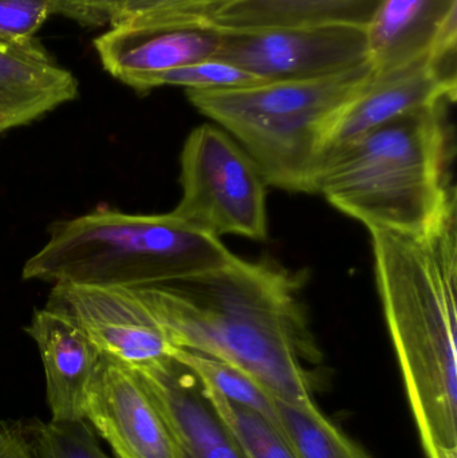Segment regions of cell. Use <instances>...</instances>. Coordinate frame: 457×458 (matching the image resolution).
<instances>
[{"mask_svg": "<svg viewBox=\"0 0 457 458\" xmlns=\"http://www.w3.org/2000/svg\"><path fill=\"white\" fill-rule=\"evenodd\" d=\"M302 282L270 261L235 258L212 271L139 288L176 349L223 360L276 400L314 403L309 365L322 360L300 296Z\"/></svg>", "mask_w": 457, "mask_h": 458, "instance_id": "6da1fadb", "label": "cell"}, {"mask_svg": "<svg viewBox=\"0 0 457 458\" xmlns=\"http://www.w3.org/2000/svg\"><path fill=\"white\" fill-rule=\"evenodd\" d=\"M456 209L423 233L373 229L376 282L427 458H457Z\"/></svg>", "mask_w": 457, "mask_h": 458, "instance_id": "7a4b0ae2", "label": "cell"}, {"mask_svg": "<svg viewBox=\"0 0 457 458\" xmlns=\"http://www.w3.org/2000/svg\"><path fill=\"white\" fill-rule=\"evenodd\" d=\"M388 121L325 157L316 193L368 231L423 233L455 211L450 105Z\"/></svg>", "mask_w": 457, "mask_h": 458, "instance_id": "3957f363", "label": "cell"}, {"mask_svg": "<svg viewBox=\"0 0 457 458\" xmlns=\"http://www.w3.org/2000/svg\"><path fill=\"white\" fill-rule=\"evenodd\" d=\"M24 280L48 284L155 287L220 268L235 255L219 237L174 216L97 209L48 227Z\"/></svg>", "mask_w": 457, "mask_h": 458, "instance_id": "277c9868", "label": "cell"}, {"mask_svg": "<svg viewBox=\"0 0 457 458\" xmlns=\"http://www.w3.org/2000/svg\"><path fill=\"white\" fill-rule=\"evenodd\" d=\"M372 75V64L367 62L316 80L185 91L201 114L251 156L268 187L316 193L333 128Z\"/></svg>", "mask_w": 457, "mask_h": 458, "instance_id": "5b68a950", "label": "cell"}, {"mask_svg": "<svg viewBox=\"0 0 457 458\" xmlns=\"http://www.w3.org/2000/svg\"><path fill=\"white\" fill-rule=\"evenodd\" d=\"M182 199L172 211L190 227L222 237L267 239V182L251 156L219 126L190 131L180 156Z\"/></svg>", "mask_w": 457, "mask_h": 458, "instance_id": "8992f818", "label": "cell"}, {"mask_svg": "<svg viewBox=\"0 0 457 458\" xmlns=\"http://www.w3.org/2000/svg\"><path fill=\"white\" fill-rule=\"evenodd\" d=\"M219 31V50L212 59L266 82L330 77L369 62L364 27L321 24Z\"/></svg>", "mask_w": 457, "mask_h": 458, "instance_id": "52a82bcc", "label": "cell"}, {"mask_svg": "<svg viewBox=\"0 0 457 458\" xmlns=\"http://www.w3.org/2000/svg\"><path fill=\"white\" fill-rule=\"evenodd\" d=\"M47 307L72 318L104 357L128 369L171 357L176 349L139 293L129 288L55 284Z\"/></svg>", "mask_w": 457, "mask_h": 458, "instance_id": "ba28073f", "label": "cell"}, {"mask_svg": "<svg viewBox=\"0 0 457 458\" xmlns=\"http://www.w3.org/2000/svg\"><path fill=\"white\" fill-rule=\"evenodd\" d=\"M85 421L117 458H179L171 432L133 370L102 355Z\"/></svg>", "mask_w": 457, "mask_h": 458, "instance_id": "9c48e42d", "label": "cell"}, {"mask_svg": "<svg viewBox=\"0 0 457 458\" xmlns=\"http://www.w3.org/2000/svg\"><path fill=\"white\" fill-rule=\"evenodd\" d=\"M131 370L163 416L179 458H249L206 385L182 360L171 355Z\"/></svg>", "mask_w": 457, "mask_h": 458, "instance_id": "30bf717a", "label": "cell"}, {"mask_svg": "<svg viewBox=\"0 0 457 458\" xmlns=\"http://www.w3.org/2000/svg\"><path fill=\"white\" fill-rule=\"evenodd\" d=\"M456 72L429 55L375 72L341 113L327 141L325 157L367 131L423 107L456 101ZM324 157V160H325Z\"/></svg>", "mask_w": 457, "mask_h": 458, "instance_id": "8fae6325", "label": "cell"}, {"mask_svg": "<svg viewBox=\"0 0 457 458\" xmlns=\"http://www.w3.org/2000/svg\"><path fill=\"white\" fill-rule=\"evenodd\" d=\"M24 331L39 350L50 421H85L89 387L102 358L96 344L72 318L47 306L35 310Z\"/></svg>", "mask_w": 457, "mask_h": 458, "instance_id": "7c38bea8", "label": "cell"}, {"mask_svg": "<svg viewBox=\"0 0 457 458\" xmlns=\"http://www.w3.org/2000/svg\"><path fill=\"white\" fill-rule=\"evenodd\" d=\"M367 39L375 72L456 53L457 0H383L367 26Z\"/></svg>", "mask_w": 457, "mask_h": 458, "instance_id": "4fadbf2b", "label": "cell"}, {"mask_svg": "<svg viewBox=\"0 0 457 458\" xmlns=\"http://www.w3.org/2000/svg\"><path fill=\"white\" fill-rule=\"evenodd\" d=\"M78 97V80L37 43H0V139Z\"/></svg>", "mask_w": 457, "mask_h": 458, "instance_id": "5bb4252c", "label": "cell"}, {"mask_svg": "<svg viewBox=\"0 0 457 458\" xmlns=\"http://www.w3.org/2000/svg\"><path fill=\"white\" fill-rule=\"evenodd\" d=\"M219 45L216 29L141 31L114 27L94 39L104 69L129 88L148 75L212 59Z\"/></svg>", "mask_w": 457, "mask_h": 458, "instance_id": "9a60e30c", "label": "cell"}, {"mask_svg": "<svg viewBox=\"0 0 457 458\" xmlns=\"http://www.w3.org/2000/svg\"><path fill=\"white\" fill-rule=\"evenodd\" d=\"M233 0H58L56 11L85 24L141 31L214 29Z\"/></svg>", "mask_w": 457, "mask_h": 458, "instance_id": "2e32d148", "label": "cell"}, {"mask_svg": "<svg viewBox=\"0 0 457 458\" xmlns=\"http://www.w3.org/2000/svg\"><path fill=\"white\" fill-rule=\"evenodd\" d=\"M383 0H233L212 27L217 30L349 24L364 27Z\"/></svg>", "mask_w": 457, "mask_h": 458, "instance_id": "e0dca14e", "label": "cell"}, {"mask_svg": "<svg viewBox=\"0 0 457 458\" xmlns=\"http://www.w3.org/2000/svg\"><path fill=\"white\" fill-rule=\"evenodd\" d=\"M282 432L300 458H372L340 428L322 414L318 406L292 405L276 400Z\"/></svg>", "mask_w": 457, "mask_h": 458, "instance_id": "ac0fdd59", "label": "cell"}, {"mask_svg": "<svg viewBox=\"0 0 457 458\" xmlns=\"http://www.w3.org/2000/svg\"><path fill=\"white\" fill-rule=\"evenodd\" d=\"M172 355L195 371L207 386L216 390L228 401L257 411L282 430L276 398L259 382L239 369L201 352L174 349Z\"/></svg>", "mask_w": 457, "mask_h": 458, "instance_id": "d6986e66", "label": "cell"}, {"mask_svg": "<svg viewBox=\"0 0 457 458\" xmlns=\"http://www.w3.org/2000/svg\"><path fill=\"white\" fill-rule=\"evenodd\" d=\"M32 458H110L102 451L93 428L86 421L19 422Z\"/></svg>", "mask_w": 457, "mask_h": 458, "instance_id": "ffe728a7", "label": "cell"}, {"mask_svg": "<svg viewBox=\"0 0 457 458\" xmlns=\"http://www.w3.org/2000/svg\"><path fill=\"white\" fill-rule=\"evenodd\" d=\"M204 384V382H203ZM206 385V384H204ZM211 400L249 458H300L281 429L251 409L228 401L207 386Z\"/></svg>", "mask_w": 457, "mask_h": 458, "instance_id": "44dd1931", "label": "cell"}, {"mask_svg": "<svg viewBox=\"0 0 457 458\" xmlns=\"http://www.w3.org/2000/svg\"><path fill=\"white\" fill-rule=\"evenodd\" d=\"M266 81L250 74L233 64L207 59L198 64L176 67L157 74L148 75L131 86L139 93H148L161 86H182L185 90H222V89L249 88Z\"/></svg>", "mask_w": 457, "mask_h": 458, "instance_id": "7402d4cb", "label": "cell"}, {"mask_svg": "<svg viewBox=\"0 0 457 458\" xmlns=\"http://www.w3.org/2000/svg\"><path fill=\"white\" fill-rule=\"evenodd\" d=\"M55 11L56 0H0V43H35V35Z\"/></svg>", "mask_w": 457, "mask_h": 458, "instance_id": "603a6c76", "label": "cell"}, {"mask_svg": "<svg viewBox=\"0 0 457 458\" xmlns=\"http://www.w3.org/2000/svg\"><path fill=\"white\" fill-rule=\"evenodd\" d=\"M0 458H32L18 424L0 422Z\"/></svg>", "mask_w": 457, "mask_h": 458, "instance_id": "cb8c5ba5", "label": "cell"}, {"mask_svg": "<svg viewBox=\"0 0 457 458\" xmlns=\"http://www.w3.org/2000/svg\"><path fill=\"white\" fill-rule=\"evenodd\" d=\"M56 4H58V0H56Z\"/></svg>", "mask_w": 457, "mask_h": 458, "instance_id": "d4e9b609", "label": "cell"}]
</instances>
